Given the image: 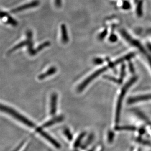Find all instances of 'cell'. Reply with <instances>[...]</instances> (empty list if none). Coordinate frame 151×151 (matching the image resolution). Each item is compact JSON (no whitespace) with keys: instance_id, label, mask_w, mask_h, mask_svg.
<instances>
[{"instance_id":"obj_15","label":"cell","mask_w":151,"mask_h":151,"mask_svg":"<svg viewBox=\"0 0 151 151\" xmlns=\"http://www.w3.org/2000/svg\"><path fill=\"white\" fill-rule=\"evenodd\" d=\"M55 4L57 7H61L62 4V0H54Z\"/></svg>"},{"instance_id":"obj_3","label":"cell","mask_w":151,"mask_h":151,"mask_svg":"<svg viewBox=\"0 0 151 151\" xmlns=\"http://www.w3.org/2000/svg\"><path fill=\"white\" fill-rule=\"evenodd\" d=\"M107 68L104 67L102 68H100L99 70H97L96 71H95L93 73L91 74L90 76H88L87 78L84 81L80 84L78 88V91L79 92L82 91L86 87H87L88 85L92 81L93 79L96 78V77H97L98 76H99L102 73H103L104 71H106L107 70Z\"/></svg>"},{"instance_id":"obj_8","label":"cell","mask_w":151,"mask_h":151,"mask_svg":"<svg viewBox=\"0 0 151 151\" xmlns=\"http://www.w3.org/2000/svg\"><path fill=\"white\" fill-rule=\"evenodd\" d=\"M150 99H151V94H148V95L137 96V97L131 99L129 101V102L133 103L138 102H140V101L150 100Z\"/></svg>"},{"instance_id":"obj_11","label":"cell","mask_w":151,"mask_h":151,"mask_svg":"<svg viewBox=\"0 0 151 151\" xmlns=\"http://www.w3.org/2000/svg\"><path fill=\"white\" fill-rule=\"evenodd\" d=\"M28 45V41L27 39L24 41L21 42V43H19L18 44H17L16 46H15L12 49H11L9 51V53H11L13 52L15 50H17L18 49H20L21 47H24V46H27Z\"/></svg>"},{"instance_id":"obj_10","label":"cell","mask_w":151,"mask_h":151,"mask_svg":"<svg viewBox=\"0 0 151 151\" xmlns=\"http://www.w3.org/2000/svg\"><path fill=\"white\" fill-rule=\"evenodd\" d=\"M63 119V117L62 116H59V117H55V118H54L52 119H51L50 121L45 123L44 124H43V125L42 126V127L41 128L49 127V126L52 125L53 124L62 121Z\"/></svg>"},{"instance_id":"obj_4","label":"cell","mask_w":151,"mask_h":151,"mask_svg":"<svg viewBox=\"0 0 151 151\" xmlns=\"http://www.w3.org/2000/svg\"><path fill=\"white\" fill-rule=\"evenodd\" d=\"M36 131L38 132L42 137H44L47 140L51 143L52 145L54 146L56 148L59 149L60 148V145L57 141H56L54 138L50 137V135L47 134L45 132L43 131L41 128H38L36 129Z\"/></svg>"},{"instance_id":"obj_12","label":"cell","mask_w":151,"mask_h":151,"mask_svg":"<svg viewBox=\"0 0 151 151\" xmlns=\"http://www.w3.org/2000/svg\"><path fill=\"white\" fill-rule=\"evenodd\" d=\"M85 133H82L81 135L78 138H77V140H76V142L74 143V146L76 148L80 145V142L81 141V139L84 137L85 136Z\"/></svg>"},{"instance_id":"obj_2","label":"cell","mask_w":151,"mask_h":151,"mask_svg":"<svg viewBox=\"0 0 151 151\" xmlns=\"http://www.w3.org/2000/svg\"><path fill=\"white\" fill-rule=\"evenodd\" d=\"M1 109L2 111H4L10 116H12V117L15 118L28 127L33 128L35 126V124L32 121H30L27 118L24 117V116H22V114L18 113L17 111H15L14 110H13V109L11 108L10 107H7L6 106L3 105V104H1Z\"/></svg>"},{"instance_id":"obj_14","label":"cell","mask_w":151,"mask_h":151,"mask_svg":"<svg viewBox=\"0 0 151 151\" xmlns=\"http://www.w3.org/2000/svg\"><path fill=\"white\" fill-rule=\"evenodd\" d=\"M64 134H65L66 137H67L68 140H70H70H71L72 138H73V137H72L71 133H70V131H69L68 129H66L64 130Z\"/></svg>"},{"instance_id":"obj_1","label":"cell","mask_w":151,"mask_h":151,"mask_svg":"<svg viewBox=\"0 0 151 151\" xmlns=\"http://www.w3.org/2000/svg\"><path fill=\"white\" fill-rule=\"evenodd\" d=\"M135 80H136L135 78L132 79L131 80L128 82L122 88L121 93L119 96L117 103H116V111H115V121L116 123H117L119 121L122 104L124 99V96H125L126 93H127L129 88H130L132 85H133L135 82Z\"/></svg>"},{"instance_id":"obj_9","label":"cell","mask_w":151,"mask_h":151,"mask_svg":"<svg viewBox=\"0 0 151 151\" xmlns=\"http://www.w3.org/2000/svg\"><path fill=\"white\" fill-rule=\"evenodd\" d=\"M56 68L55 67L50 68H49L47 71L39 76L38 78L40 80L45 79L47 76L54 74L56 73Z\"/></svg>"},{"instance_id":"obj_5","label":"cell","mask_w":151,"mask_h":151,"mask_svg":"<svg viewBox=\"0 0 151 151\" xmlns=\"http://www.w3.org/2000/svg\"><path fill=\"white\" fill-rule=\"evenodd\" d=\"M38 1H35L31 2V3H29V4H24V5H22V6H19L16 9H13L11 12L12 13H18L19 12H22L23 10L27 9L36 7V6H38Z\"/></svg>"},{"instance_id":"obj_6","label":"cell","mask_w":151,"mask_h":151,"mask_svg":"<svg viewBox=\"0 0 151 151\" xmlns=\"http://www.w3.org/2000/svg\"><path fill=\"white\" fill-rule=\"evenodd\" d=\"M57 96L56 93H53L51 96L50 99V114L51 115L55 114L56 111L57 107Z\"/></svg>"},{"instance_id":"obj_13","label":"cell","mask_w":151,"mask_h":151,"mask_svg":"<svg viewBox=\"0 0 151 151\" xmlns=\"http://www.w3.org/2000/svg\"><path fill=\"white\" fill-rule=\"evenodd\" d=\"M7 23H9V24H12V25H13V26H15L17 25V22H16L13 18H12V17H10V16H9V15H7Z\"/></svg>"},{"instance_id":"obj_7","label":"cell","mask_w":151,"mask_h":151,"mask_svg":"<svg viewBox=\"0 0 151 151\" xmlns=\"http://www.w3.org/2000/svg\"><path fill=\"white\" fill-rule=\"evenodd\" d=\"M61 40L63 44H66L68 41V35L67 29L65 24H62L61 27Z\"/></svg>"}]
</instances>
